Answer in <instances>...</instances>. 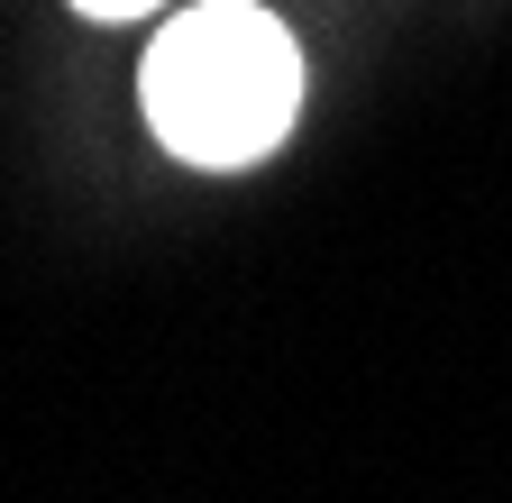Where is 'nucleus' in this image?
<instances>
[{"instance_id":"nucleus-1","label":"nucleus","mask_w":512,"mask_h":503,"mask_svg":"<svg viewBox=\"0 0 512 503\" xmlns=\"http://www.w3.org/2000/svg\"><path fill=\"white\" fill-rule=\"evenodd\" d=\"M138 101H147V129L165 138V156L202 165V174H238L293 138L302 46L256 0H202V10L156 28L147 65H138Z\"/></svg>"},{"instance_id":"nucleus-2","label":"nucleus","mask_w":512,"mask_h":503,"mask_svg":"<svg viewBox=\"0 0 512 503\" xmlns=\"http://www.w3.org/2000/svg\"><path fill=\"white\" fill-rule=\"evenodd\" d=\"M74 10H83V19H110V28H119V19H147V10H165V0H74Z\"/></svg>"}]
</instances>
